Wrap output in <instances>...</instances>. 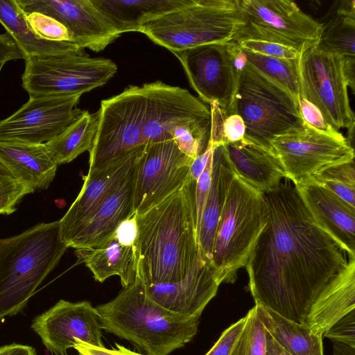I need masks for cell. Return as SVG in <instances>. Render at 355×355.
Returning <instances> with one entry per match:
<instances>
[{"label": "cell", "instance_id": "40", "mask_svg": "<svg viewBox=\"0 0 355 355\" xmlns=\"http://www.w3.org/2000/svg\"><path fill=\"white\" fill-rule=\"evenodd\" d=\"M245 316L223 331L206 355H230L245 324Z\"/></svg>", "mask_w": 355, "mask_h": 355}, {"label": "cell", "instance_id": "37", "mask_svg": "<svg viewBox=\"0 0 355 355\" xmlns=\"http://www.w3.org/2000/svg\"><path fill=\"white\" fill-rule=\"evenodd\" d=\"M236 42L243 50L265 56L282 59H297L300 56L290 47L266 40L241 38Z\"/></svg>", "mask_w": 355, "mask_h": 355}, {"label": "cell", "instance_id": "29", "mask_svg": "<svg viewBox=\"0 0 355 355\" xmlns=\"http://www.w3.org/2000/svg\"><path fill=\"white\" fill-rule=\"evenodd\" d=\"M257 315L273 340L291 355H323L322 336L272 310L255 304Z\"/></svg>", "mask_w": 355, "mask_h": 355}, {"label": "cell", "instance_id": "38", "mask_svg": "<svg viewBox=\"0 0 355 355\" xmlns=\"http://www.w3.org/2000/svg\"><path fill=\"white\" fill-rule=\"evenodd\" d=\"M324 336L332 341L355 347V309L336 322Z\"/></svg>", "mask_w": 355, "mask_h": 355}, {"label": "cell", "instance_id": "6", "mask_svg": "<svg viewBox=\"0 0 355 355\" xmlns=\"http://www.w3.org/2000/svg\"><path fill=\"white\" fill-rule=\"evenodd\" d=\"M245 24L238 0H191L146 24L140 33L173 53L235 41Z\"/></svg>", "mask_w": 355, "mask_h": 355}, {"label": "cell", "instance_id": "39", "mask_svg": "<svg viewBox=\"0 0 355 355\" xmlns=\"http://www.w3.org/2000/svg\"><path fill=\"white\" fill-rule=\"evenodd\" d=\"M214 152V151H213ZM213 153L209 159L206 167L196 183L195 201L196 211L197 234L200 225L202 212L209 193L212 178Z\"/></svg>", "mask_w": 355, "mask_h": 355}, {"label": "cell", "instance_id": "15", "mask_svg": "<svg viewBox=\"0 0 355 355\" xmlns=\"http://www.w3.org/2000/svg\"><path fill=\"white\" fill-rule=\"evenodd\" d=\"M173 54L202 101L216 103L227 114H233L239 81L233 72L230 42L198 46Z\"/></svg>", "mask_w": 355, "mask_h": 355}, {"label": "cell", "instance_id": "4", "mask_svg": "<svg viewBox=\"0 0 355 355\" xmlns=\"http://www.w3.org/2000/svg\"><path fill=\"white\" fill-rule=\"evenodd\" d=\"M67 248L59 220L0 239V318L23 309Z\"/></svg>", "mask_w": 355, "mask_h": 355}, {"label": "cell", "instance_id": "28", "mask_svg": "<svg viewBox=\"0 0 355 355\" xmlns=\"http://www.w3.org/2000/svg\"><path fill=\"white\" fill-rule=\"evenodd\" d=\"M0 23L3 26L24 60L30 57L80 53L83 49L69 42H55L38 36L15 0H0Z\"/></svg>", "mask_w": 355, "mask_h": 355}, {"label": "cell", "instance_id": "20", "mask_svg": "<svg viewBox=\"0 0 355 355\" xmlns=\"http://www.w3.org/2000/svg\"><path fill=\"white\" fill-rule=\"evenodd\" d=\"M294 185L317 225L355 258V207L310 178Z\"/></svg>", "mask_w": 355, "mask_h": 355}, {"label": "cell", "instance_id": "31", "mask_svg": "<svg viewBox=\"0 0 355 355\" xmlns=\"http://www.w3.org/2000/svg\"><path fill=\"white\" fill-rule=\"evenodd\" d=\"M322 24L318 48L343 58H355V1L336 2Z\"/></svg>", "mask_w": 355, "mask_h": 355}, {"label": "cell", "instance_id": "42", "mask_svg": "<svg viewBox=\"0 0 355 355\" xmlns=\"http://www.w3.org/2000/svg\"><path fill=\"white\" fill-rule=\"evenodd\" d=\"M245 130L244 121L239 114H227L222 123L223 143L227 144L243 140Z\"/></svg>", "mask_w": 355, "mask_h": 355}, {"label": "cell", "instance_id": "9", "mask_svg": "<svg viewBox=\"0 0 355 355\" xmlns=\"http://www.w3.org/2000/svg\"><path fill=\"white\" fill-rule=\"evenodd\" d=\"M22 87L30 98L80 95L106 84L116 73L110 59L80 53L27 58Z\"/></svg>", "mask_w": 355, "mask_h": 355}, {"label": "cell", "instance_id": "33", "mask_svg": "<svg viewBox=\"0 0 355 355\" xmlns=\"http://www.w3.org/2000/svg\"><path fill=\"white\" fill-rule=\"evenodd\" d=\"M310 178L329 189L355 207L354 160L326 167Z\"/></svg>", "mask_w": 355, "mask_h": 355}, {"label": "cell", "instance_id": "2", "mask_svg": "<svg viewBox=\"0 0 355 355\" xmlns=\"http://www.w3.org/2000/svg\"><path fill=\"white\" fill-rule=\"evenodd\" d=\"M196 183L137 215V277L144 285L183 279L201 257L196 228Z\"/></svg>", "mask_w": 355, "mask_h": 355}, {"label": "cell", "instance_id": "22", "mask_svg": "<svg viewBox=\"0 0 355 355\" xmlns=\"http://www.w3.org/2000/svg\"><path fill=\"white\" fill-rule=\"evenodd\" d=\"M143 151L103 168L89 171L84 177L79 194L59 220L60 237L66 245L77 230L134 169Z\"/></svg>", "mask_w": 355, "mask_h": 355}, {"label": "cell", "instance_id": "35", "mask_svg": "<svg viewBox=\"0 0 355 355\" xmlns=\"http://www.w3.org/2000/svg\"><path fill=\"white\" fill-rule=\"evenodd\" d=\"M30 191L0 159V214L9 215Z\"/></svg>", "mask_w": 355, "mask_h": 355}, {"label": "cell", "instance_id": "17", "mask_svg": "<svg viewBox=\"0 0 355 355\" xmlns=\"http://www.w3.org/2000/svg\"><path fill=\"white\" fill-rule=\"evenodd\" d=\"M142 87L146 144L172 140L171 132L175 128L211 118L210 109L185 89L158 80Z\"/></svg>", "mask_w": 355, "mask_h": 355}, {"label": "cell", "instance_id": "1", "mask_svg": "<svg viewBox=\"0 0 355 355\" xmlns=\"http://www.w3.org/2000/svg\"><path fill=\"white\" fill-rule=\"evenodd\" d=\"M268 223L245 266L255 304L322 336L355 309V259L315 222L295 185L265 194Z\"/></svg>", "mask_w": 355, "mask_h": 355}, {"label": "cell", "instance_id": "27", "mask_svg": "<svg viewBox=\"0 0 355 355\" xmlns=\"http://www.w3.org/2000/svg\"><path fill=\"white\" fill-rule=\"evenodd\" d=\"M121 35L141 27L191 0H92Z\"/></svg>", "mask_w": 355, "mask_h": 355}, {"label": "cell", "instance_id": "24", "mask_svg": "<svg viewBox=\"0 0 355 355\" xmlns=\"http://www.w3.org/2000/svg\"><path fill=\"white\" fill-rule=\"evenodd\" d=\"M225 146L236 175L260 192L273 191L286 178L280 162L268 149L245 138Z\"/></svg>", "mask_w": 355, "mask_h": 355}, {"label": "cell", "instance_id": "8", "mask_svg": "<svg viewBox=\"0 0 355 355\" xmlns=\"http://www.w3.org/2000/svg\"><path fill=\"white\" fill-rule=\"evenodd\" d=\"M144 106L142 85H130L120 94L101 101L98 129L89 152V171L144 150L147 144L143 132Z\"/></svg>", "mask_w": 355, "mask_h": 355}, {"label": "cell", "instance_id": "19", "mask_svg": "<svg viewBox=\"0 0 355 355\" xmlns=\"http://www.w3.org/2000/svg\"><path fill=\"white\" fill-rule=\"evenodd\" d=\"M78 262L83 263L94 279L103 283L117 275L123 288L137 277V214L122 222L104 241L89 248L76 249Z\"/></svg>", "mask_w": 355, "mask_h": 355}, {"label": "cell", "instance_id": "46", "mask_svg": "<svg viewBox=\"0 0 355 355\" xmlns=\"http://www.w3.org/2000/svg\"><path fill=\"white\" fill-rule=\"evenodd\" d=\"M0 355H37L34 348L20 344H11L0 347Z\"/></svg>", "mask_w": 355, "mask_h": 355}, {"label": "cell", "instance_id": "48", "mask_svg": "<svg viewBox=\"0 0 355 355\" xmlns=\"http://www.w3.org/2000/svg\"><path fill=\"white\" fill-rule=\"evenodd\" d=\"M332 343L334 355H355V347L342 343Z\"/></svg>", "mask_w": 355, "mask_h": 355}, {"label": "cell", "instance_id": "12", "mask_svg": "<svg viewBox=\"0 0 355 355\" xmlns=\"http://www.w3.org/2000/svg\"><path fill=\"white\" fill-rule=\"evenodd\" d=\"M270 145L286 179L293 184L326 167L354 159L353 147L340 132L329 134L305 122L302 128L276 137Z\"/></svg>", "mask_w": 355, "mask_h": 355}, {"label": "cell", "instance_id": "45", "mask_svg": "<svg viewBox=\"0 0 355 355\" xmlns=\"http://www.w3.org/2000/svg\"><path fill=\"white\" fill-rule=\"evenodd\" d=\"M214 151V144L209 139L206 150L200 156L194 159L190 166V176L194 180L197 181L209 161V157Z\"/></svg>", "mask_w": 355, "mask_h": 355}, {"label": "cell", "instance_id": "23", "mask_svg": "<svg viewBox=\"0 0 355 355\" xmlns=\"http://www.w3.org/2000/svg\"><path fill=\"white\" fill-rule=\"evenodd\" d=\"M135 167L89 218L77 230L67 243L68 248H89L98 245L110 236L122 222L135 214Z\"/></svg>", "mask_w": 355, "mask_h": 355}, {"label": "cell", "instance_id": "49", "mask_svg": "<svg viewBox=\"0 0 355 355\" xmlns=\"http://www.w3.org/2000/svg\"><path fill=\"white\" fill-rule=\"evenodd\" d=\"M65 355H66V354H65ZM78 355H81V354H79Z\"/></svg>", "mask_w": 355, "mask_h": 355}, {"label": "cell", "instance_id": "21", "mask_svg": "<svg viewBox=\"0 0 355 355\" xmlns=\"http://www.w3.org/2000/svg\"><path fill=\"white\" fill-rule=\"evenodd\" d=\"M220 284L213 267L200 257L183 279L145 285V289L152 300L167 310L187 318H200Z\"/></svg>", "mask_w": 355, "mask_h": 355}, {"label": "cell", "instance_id": "36", "mask_svg": "<svg viewBox=\"0 0 355 355\" xmlns=\"http://www.w3.org/2000/svg\"><path fill=\"white\" fill-rule=\"evenodd\" d=\"M26 17L33 31L40 37L50 41L71 43L67 29L53 18L40 12H31L26 15Z\"/></svg>", "mask_w": 355, "mask_h": 355}, {"label": "cell", "instance_id": "43", "mask_svg": "<svg viewBox=\"0 0 355 355\" xmlns=\"http://www.w3.org/2000/svg\"><path fill=\"white\" fill-rule=\"evenodd\" d=\"M24 59L22 52L8 33L0 34V73L8 61Z\"/></svg>", "mask_w": 355, "mask_h": 355}, {"label": "cell", "instance_id": "41", "mask_svg": "<svg viewBox=\"0 0 355 355\" xmlns=\"http://www.w3.org/2000/svg\"><path fill=\"white\" fill-rule=\"evenodd\" d=\"M298 104L301 116L305 123L318 130L329 134L335 135L340 132L329 125L320 110L306 98L300 97Z\"/></svg>", "mask_w": 355, "mask_h": 355}, {"label": "cell", "instance_id": "18", "mask_svg": "<svg viewBox=\"0 0 355 355\" xmlns=\"http://www.w3.org/2000/svg\"><path fill=\"white\" fill-rule=\"evenodd\" d=\"M26 15L40 12L57 20L78 48L99 52L120 35L92 0H15Z\"/></svg>", "mask_w": 355, "mask_h": 355}, {"label": "cell", "instance_id": "13", "mask_svg": "<svg viewBox=\"0 0 355 355\" xmlns=\"http://www.w3.org/2000/svg\"><path fill=\"white\" fill-rule=\"evenodd\" d=\"M193 159L173 140L147 144L135 171L134 209L141 215L185 185Z\"/></svg>", "mask_w": 355, "mask_h": 355}, {"label": "cell", "instance_id": "10", "mask_svg": "<svg viewBox=\"0 0 355 355\" xmlns=\"http://www.w3.org/2000/svg\"><path fill=\"white\" fill-rule=\"evenodd\" d=\"M298 65L302 96L320 110L334 130L347 128L350 144L355 119L348 97L343 58L317 46L300 54Z\"/></svg>", "mask_w": 355, "mask_h": 355}, {"label": "cell", "instance_id": "16", "mask_svg": "<svg viewBox=\"0 0 355 355\" xmlns=\"http://www.w3.org/2000/svg\"><path fill=\"white\" fill-rule=\"evenodd\" d=\"M31 327L46 348L56 355H65L68 349L80 344L105 347L95 307L88 301L61 300L35 317Z\"/></svg>", "mask_w": 355, "mask_h": 355}, {"label": "cell", "instance_id": "32", "mask_svg": "<svg viewBox=\"0 0 355 355\" xmlns=\"http://www.w3.org/2000/svg\"><path fill=\"white\" fill-rule=\"evenodd\" d=\"M243 51L250 66L286 89L298 102L302 96L298 58H277Z\"/></svg>", "mask_w": 355, "mask_h": 355}, {"label": "cell", "instance_id": "26", "mask_svg": "<svg viewBox=\"0 0 355 355\" xmlns=\"http://www.w3.org/2000/svg\"><path fill=\"white\" fill-rule=\"evenodd\" d=\"M0 159L31 193L47 189L58 166L45 144L0 142Z\"/></svg>", "mask_w": 355, "mask_h": 355}, {"label": "cell", "instance_id": "47", "mask_svg": "<svg viewBox=\"0 0 355 355\" xmlns=\"http://www.w3.org/2000/svg\"><path fill=\"white\" fill-rule=\"evenodd\" d=\"M266 331V330H265ZM266 355H291L282 349L266 331Z\"/></svg>", "mask_w": 355, "mask_h": 355}, {"label": "cell", "instance_id": "3", "mask_svg": "<svg viewBox=\"0 0 355 355\" xmlns=\"http://www.w3.org/2000/svg\"><path fill=\"white\" fill-rule=\"evenodd\" d=\"M95 310L103 329L131 341L147 355H168L183 347L196 334L200 319L187 318L155 302L137 277Z\"/></svg>", "mask_w": 355, "mask_h": 355}, {"label": "cell", "instance_id": "25", "mask_svg": "<svg viewBox=\"0 0 355 355\" xmlns=\"http://www.w3.org/2000/svg\"><path fill=\"white\" fill-rule=\"evenodd\" d=\"M234 175L225 144L214 145L211 184L198 232L201 257L211 266L216 230Z\"/></svg>", "mask_w": 355, "mask_h": 355}, {"label": "cell", "instance_id": "30", "mask_svg": "<svg viewBox=\"0 0 355 355\" xmlns=\"http://www.w3.org/2000/svg\"><path fill=\"white\" fill-rule=\"evenodd\" d=\"M99 112L83 113L60 134L45 143L48 153L58 165L90 151L98 129Z\"/></svg>", "mask_w": 355, "mask_h": 355}, {"label": "cell", "instance_id": "7", "mask_svg": "<svg viewBox=\"0 0 355 355\" xmlns=\"http://www.w3.org/2000/svg\"><path fill=\"white\" fill-rule=\"evenodd\" d=\"M232 113L244 121V138L270 151L274 138L297 130L304 123L291 94L248 62L239 81Z\"/></svg>", "mask_w": 355, "mask_h": 355}, {"label": "cell", "instance_id": "11", "mask_svg": "<svg viewBox=\"0 0 355 355\" xmlns=\"http://www.w3.org/2000/svg\"><path fill=\"white\" fill-rule=\"evenodd\" d=\"M238 1L245 24L236 40H266L290 47L300 55L318 46L322 23L304 12L295 2Z\"/></svg>", "mask_w": 355, "mask_h": 355}, {"label": "cell", "instance_id": "5", "mask_svg": "<svg viewBox=\"0 0 355 355\" xmlns=\"http://www.w3.org/2000/svg\"><path fill=\"white\" fill-rule=\"evenodd\" d=\"M269 216L265 194L235 175L216 230L211 265L220 284L234 283Z\"/></svg>", "mask_w": 355, "mask_h": 355}, {"label": "cell", "instance_id": "14", "mask_svg": "<svg viewBox=\"0 0 355 355\" xmlns=\"http://www.w3.org/2000/svg\"><path fill=\"white\" fill-rule=\"evenodd\" d=\"M80 95L29 98L18 110L0 120V142L45 144L60 134L84 110Z\"/></svg>", "mask_w": 355, "mask_h": 355}, {"label": "cell", "instance_id": "34", "mask_svg": "<svg viewBox=\"0 0 355 355\" xmlns=\"http://www.w3.org/2000/svg\"><path fill=\"white\" fill-rule=\"evenodd\" d=\"M245 318L244 328L230 355H266V331L255 306Z\"/></svg>", "mask_w": 355, "mask_h": 355}, {"label": "cell", "instance_id": "44", "mask_svg": "<svg viewBox=\"0 0 355 355\" xmlns=\"http://www.w3.org/2000/svg\"><path fill=\"white\" fill-rule=\"evenodd\" d=\"M116 349H107L80 344L74 347L81 355H144L131 351L121 345H116Z\"/></svg>", "mask_w": 355, "mask_h": 355}]
</instances>
